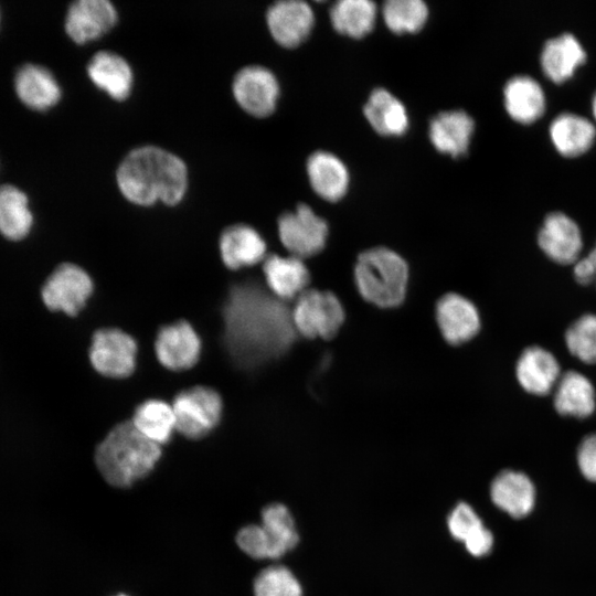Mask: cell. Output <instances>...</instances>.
<instances>
[{
  "mask_svg": "<svg viewBox=\"0 0 596 596\" xmlns=\"http://www.w3.org/2000/svg\"><path fill=\"white\" fill-rule=\"evenodd\" d=\"M220 252L224 265L234 270L264 260L266 243L253 227L235 224L221 234Z\"/></svg>",
  "mask_w": 596,
  "mask_h": 596,
  "instance_id": "cell-20",
  "label": "cell"
},
{
  "mask_svg": "<svg viewBox=\"0 0 596 596\" xmlns=\"http://www.w3.org/2000/svg\"><path fill=\"white\" fill-rule=\"evenodd\" d=\"M266 20L278 44L295 47L309 35L315 15L311 7L302 0H280L268 8Z\"/></svg>",
  "mask_w": 596,
  "mask_h": 596,
  "instance_id": "cell-13",
  "label": "cell"
},
{
  "mask_svg": "<svg viewBox=\"0 0 596 596\" xmlns=\"http://www.w3.org/2000/svg\"><path fill=\"white\" fill-rule=\"evenodd\" d=\"M586 58V51L576 36L572 33H562L544 43L540 64L550 81L562 84L573 77Z\"/></svg>",
  "mask_w": 596,
  "mask_h": 596,
  "instance_id": "cell-17",
  "label": "cell"
},
{
  "mask_svg": "<svg viewBox=\"0 0 596 596\" xmlns=\"http://www.w3.org/2000/svg\"><path fill=\"white\" fill-rule=\"evenodd\" d=\"M149 440L161 446L170 440L175 430L172 406L161 400H147L139 404L130 419Z\"/></svg>",
  "mask_w": 596,
  "mask_h": 596,
  "instance_id": "cell-30",
  "label": "cell"
},
{
  "mask_svg": "<svg viewBox=\"0 0 596 596\" xmlns=\"http://www.w3.org/2000/svg\"><path fill=\"white\" fill-rule=\"evenodd\" d=\"M345 315L339 298L331 291L306 289L296 300L291 320L302 337L329 340L343 324Z\"/></svg>",
  "mask_w": 596,
  "mask_h": 596,
  "instance_id": "cell-5",
  "label": "cell"
},
{
  "mask_svg": "<svg viewBox=\"0 0 596 596\" xmlns=\"http://www.w3.org/2000/svg\"><path fill=\"white\" fill-rule=\"evenodd\" d=\"M175 430L190 439L211 433L220 423L223 402L221 395L206 386H194L178 393L172 403Z\"/></svg>",
  "mask_w": 596,
  "mask_h": 596,
  "instance_id": "cell-6",
  "label": "cell"
},
{
  "mask_svg": "<svg viewBox=\"0 0 596 596\" xmlns=\"http://www.w3.org/2000/svg\"><path fill=\"white\" fill-rule=\"evenodd\" d=\"M475 123L464 110H449L436 115L429 124V138L444 153L459 157L467 152Z\"/></svg>",
  "mask_w": 596,
  "mask_h": 596,
  "instance_id": "cell-24",
  "label": "cell"
},
{
  "mask_svg": "<svg viewBox=\"0 0 596 596\" xmlns=\"http://www.w3.org/2000/svg\"><path fill=\"white\" fill-rule=\"evenodd\" d=\"M155 351L158 361L171 371L192 368L201 353V340L185 320L166 324L157 333Z\"/></svg>",
  "mask_w": 596,
  "mask_h": 596,
  "instance_id": "cell-12",
  "label": "cell"
},
{
  "mask_svg": "<svg viewBox=\"0 0 596 596\" xmlns=\"http://www.w3.org/2000/svg\"><path fill=\"white\" fill-rule=\"evenodd\" d=\"M553 405L560 415L586 418L596 409L595 387L587 376L568 370L554 389Z\"/></svg>",
  "mask_w": 596,
  "mask_h": 596,
  "instance_id": "cell-23",
  "label": "cell"
},
{
  "mask_svg": "<svg viewBox=\"0 0 596 596\" xmlns=\"http://www.w3.org/2000/svg\"><path fill=\"white\" fill-rule=\"evenodd\" d=\"M253 588L255 596H302L298 579L281 565L263 570L256 576Z\"/></svg>",
  "mask_w": 596,
  "mask_h": 596,
  "instance_id": "cell-36",
  "label": "cell"
},
{
  "mask_svg": "<svg viewBox=\"0 0 596 596\" xmlns=\"http://www.w3.org/2000/svg\"><path fill=\"white\" fill-rule=\"evenodd\" d=\"M508 115L517 123L530 125L545 111V94L540 83L529 75H515L503 87Z\"/></svg>",
  "mask_w": 596,
  "mask_h": 596,
  "instance_id": "cell-18",
  "label": "cell"
},
{
  "mask_svg": "<svg viewBox=\"0 0 596 596\" xmlns=\"http://www.w3.org/2000/svg\"><path fill=\"white\" fill-rule=\"evenodd\" d=\"M236 543L245 554L253 558H278L284 555L262 524H248L242 528L236 534Z\"/></svg>",
  "mask_w": 596,
  "mask_h": 596,
  "instance_id": "cell-37",
  "label": "cell"
},
{
  "mask_svg": "<svg viewBox=\"0 0 596 596\" xmlns=\"http://www.w3.org/2000/svg\"><path fill=\"white\" fill-rule=\"evenodd\" d=\"M92 82L110 97L123 100L128 97L132 85V72L120 55L102 51L96 53L87 66Z\"/></svg>",
  "mask_w": 596,
  "mask_h": 596,
  "instance_id": "cell-27",
  "label": "cell"
},
{
  "mask_svg": "<svg viewBox=\"0 0 596 596\" xmlns=\"http://www.w3.org/2000/svg\"><path fill=\"white\" fill-rule=\"evenodd\" d=\"M436 320L441 336L450 344L471 340L481 327L477 307L455 292L446 294L437 301Z\"/></svg>",
  "mask_w": 596,
  "mask_h": 596,
  "instance_id": "cell-15",
  "label": "cell"
},
{
  "mask_svg": "<svg viewBox=\"0 0 596 596\" xmlns=\"http://www.w3.org/2000/svg\"><path fill=\"white\" fill-rule=\"evenodd\" d=\"M222 318L223 345L241 369H253L278 358L291 344L296 332L291 311L284 300L252 280L230 287Z\"/></svg>",
  "mask_w": 596,
  "mask_h": 596,
  "instance_id": "cell-1",
  "label": "cell"
},
{
  "mask_svg": "<svg viewBox=\"0 0 596 596\" xmlns=\"http://www.w3.org/2000/svg\"><path fill=\"white\" fill-rule=\"evenodd\" d=\"M262 525L283 554L294 549L298 542L296 526L288 509L281 503H273L262 511Z\"/></svg>",
  "mask_w": 596,
  "mask_h": 596,
  "instance_id": "cell-35",
  "label": "cell"
},
{
  "mask_svg": "<svg viewBox=\"0 0 596 596\" xmlns=\"http://www.w3.org/2000/svg\"><path fill=\"white\" fill-rule=\"evenodd\" d=\"M137 350L130 334L117 328H102L93 334L89 360L102 375L123 379L135 371Z\"/></svg>",
  "mask_w": 596,
  "mask_h": 596,
  "instance_id": "cell-7",
  "label": "cell"
},
{
  "mask_svg": "<svg viewBox=\"0 0 596 596\" xmlns=\"http://www.w3.org/2000/svg\"><path fill=\"white\" fill-rule=\"evenodd\" d=\"M592 113H593V116L596 120V92L595 94L593 95V98H592Z\"/></svg>",
  "mask_w": 596,
  "mask_h": 596,
  "instance_id": "cell-40",
  "label": "cell"
},
{
  "mask_svg": "<svg viewBox=\"0 0 596 596\" xmlns=\"http://www.w3.org/2000/svg\"><path fill=\"white\" fill-rule=\"evenodd\" d=\"M374 130L384 136H400L408 127L406 109L401 100L384 88H375L363 108Z\"/></svg>",
  "mask_w": 596,
  "mask_h": 596,
  "instance_id": "cell-28",
  "label": "cell"
},
{
  "mask_svg": "<svg viewBox=\"0 0 596 596\" xmlns=\"http://www.w3.org/2000/svg\"><path fill=\"white\" fill-rule=\"evenodd\" d=\"M549 135L560 155L566 158H576L593 147L596 139V127L584 116L562 113L551 121Z\"/></svg>",
  "mask_w": 596,
  "mask_h": 596,
  "instance_id": "cell-21",
  "label": "cell"
},
{
  "mask_svg": "<svg viewBox=\"0 0 596 596\" xmlns=\"http://www.w3.org/2000/svg\"><path fill=\"white\" fill-rule=\"evenodd\" d=\"M376 4L371 0H339L330 9V20L341 34L362 38L374 26Z\"/></svg>",
  "mask_w": 596,
  "mask_h": 596,
  "instance_id": "cell-32",
  "label": "cell"
},
{
  "mask_svg": "<svg viewBox=\"0 0 596 596\" xmlns=\"http://www.w3.org/2000/svg\"><path fill=\"white\" fill-rule=\"evenodd\" d=\"M561 375L557 359L540 345L525 348L515 363L517 381L531 395H549L555 389Z\"/></svg>",
  "mask_w": 596,
  "mask_h": 596,
  "instance_id": "cell-14",
  "label": "cell"
},
{
  "mask_svg": "<svg viewBox=\"0 0 596 596\" xmlns=\"http://www.w3.org/2000/svg\"><path fill=\"white\" fill-rule=\"evenodd\" d=\"M121 193L131 202L150 205L158 201L177 204L185 193L188 172L173 153L153 146L128 153L117 170Z\"/></svg>",
  "mask_w": 596,
  "mask_h": 596,
  "instance_id": "cell-2",
  "label": "cell"
},
{
  "mask_svg": "<svg viewBox=\"0 0 596 596\" xmlns=\"http://www.w3.org/2000/svg\"><path fill=\"white\" fill-rule=\"evenodd\" d=\"M14 87L20 100L35 110L54 106L61 97V88L55 77L41 65L22 66L15 74Z\"/></svg>",
  "mask_w": 596,
  "mask_h": 596,
  "instance_id": "cell-25",
  "label": "cell"
},
{
  "mask_svg": "<svg viewBox=\"0 0 596 596\" xmlns=\"http://www.w3.org/2000/svg\"><path fill=\"white\" fill-rule=\"evenodd\" d=\"M278 234L291 256L302 259L316 255L324 247L328 224L310 206L299 204L294 212L280 215Z\"/></svg>",
  "mask_w": 596,
  "mask_h": 596,
  "instance_id": "cell-9",
  "label": "cell"
},
{
  "mask_svg": "<svg viewBox=\"0 0 596 596\" xmlns=\"http://www.w3.org/2000/svg\"><path fill=\"white\" fill-rule=\"evenodd\" d=\"M360 295L380 308L402 304L408 283L407 263L394 251L373 247L361 253L354 266Z\"/></svg>",
  "mask_w": 596,
  "mask_h": 596,
  "instance_id": "cell-4",
  "label": "cell"
},
{
  "mask_svg": "<svg viewBox=\"0 0 596 596\" xmlns=\"http://www.w3.org/2000/svg\"><path fill=\"white\" fill-rule=\"evenodd\" d=\"M233 94L245 111L256 117H265L270 115L276 107L279 85L269 70L251 65L235 75Z\"/></svg>",
  "mask_w": 596,
  "mask_h": 596,
  "instance_id": "cell-11",
  "label": "cell"
},
{
  "mask_svg": "<svg viewBox=\"0 0 596 596\" xmlns=\"http://www.w3.org/2000/svg\"><path fill=\"white\" fill-rule=\"evenodd\" d=\"M263 272L270 292L281 300H289L304 292L309 284L310 274L301 258L267 255Z\"/></svg>",
  "mask_w": 596,
  "mask_h": 596,
  "instance_id": "cell-19",
  "label": "cell"
},
{
  "mask_svg": "<svg viewBox=\"0 0 596 596\" xmlns=\"http://www.w3.org/2000/svg\"><path fill=\"white\" fill-rule=\"evenodd\" d=\"M577 465L581 473L590 482H596V433L587 435L577 449Z\"/></svg>",
  "mask_w": 596,
  "mask_h": 596,
  "instance_id": "cell-38",
  "label": "cell"
},
{
  "mask_svg": "<svg viewBox=\"0 0 596 596\" xmlns=\"http://www.w3.org/2000/svg\"><path fill=\"white\" fill-rule=\"evenodd\" d=\"M573 275L575 280L583 286L596 284V245L587 256L581 257L574 264Z\"/></svg>",
  "mask_w": 596,
  "mask_h": 596,
  "instance_id": "cell-39",
  "label": "cell"
},
{
  "mask_svg": "<svg viewBox=\"0 0 596 596\" xmlns=\"http://www.w3.org/2000/svg\"><path fill=\"white\" fill-rule=\"evenodd\" d=\"M448 529L455 539L465 543L471 555L483 556L491 551L492 533L469 504L461 502L456 505L448 517Z\"/></svg>",
  "mask_w": 596,
  "mask_h": 596,
  "instance_id": "cell-29",
  "label": "cell"
},
{
  "mask_svg": "<svg viewBox=\"0 0 596 596\" xmlns=\"http://www.w3.org/2000/svg\"><path fill=\"white\" fill-rule=\"evenodd\" d=\"M490 494L493 503L512 518L528 515L535 502V488L523 472L503 470L492 481Z\"/></svg>",
  "mask_w": 596,
  "mask_h": 596,
  "instance_id": "cell-22",
  "label": "cell"
},
{
  "mask_svg": "<svg viewBox=\"0 0 596 596\" xmlns=\"http://www.w3.org/2000/svg\"><path fill=\"white\" fill-rule=\"evenodd\" d=\"M33 222L25 193L11 184L0 187V232L9 240H22Z\"/></svg>",
  "mask_w": 596,
  "mask_h": 596,
  "instance_id": "cell-31",
  "label": "cell"
},
{
  "mask_svg": "<svg viewBox=\"0 0 596 596\" xmlns=\"http://www.w3.org/2000/svg\"><path fill=\"white\" fill-rule=\"evenodd\" d=\"M94 290L89 275L79 266L64 263L57 266L42 287V299L53 311L76 316Z\"/></svg>",
  "mask_w": 596,
  "mask_h": 596,
  "instance_id": "cell-8",
  "label": "cell"
},
{
  "mask_svg": "<svg viewBox=\"0 0 596 596\" xmlns=\"http://www.w3.org/2000/svg\"><path fill=\"white\" fill-rule=\"evenodd\" d=\"M117 20L115 7L107 0H78L68 8L65 30L76 43L99 38Z\"/></svg>",
  "mask_w": 596,
  "mask_h": 596,
  "instance_id": "cell-16",
  "label": "cell"
},
{
  "mask_svg": "<svg viewBox=\"0 0 596 596\" xmlns=\"http://www.w3.org/2000/svg\"><path fill=\"white\" fill-rule=\"evenodd\" d=\"M536 241L544 255L558 265H574L581 258V228L563 212H551L544 217Z\"/></svg>",
  "mask_w": 596,
  "mask_h": 596,
  "instance_id": "cell-10",
  "label": "cell"
},
{
  "mask_svg": "<svg viewBox=\"0 0 596 596\" xmlns=\"http://www.w3.org/2000/svg\"><path fill=\"white\" fill-rule=\"evenodd\" d=\"M117 596H126V595H117Z\"/></svg>",
  "mask_w": 596,
  "mask_h": 596,
  "instance_id": "cell-41",
  "label": "cell"
},
{
  "mask_svg": "<svg viewBox=\"0 0 596 596\" xmlns=\"http://www.w3.org/2000/svg\"><path fill=\"white\" fill-rule=\"evenodd\" d=\"M383 17L395 33L417 32L427 20L428 9L422 0H389L383 6Z\"/></svg>",
  "mask_w": 596,
  "mask_h": 596,
  "instance_id": "cell-33",
  "label": "cell"
},
{
  "mask_svg": "<svg viewBox=\"0 0 596 596\" xmlns=\"http://www.w3.org/2000/svg\"><path fill=\"white\" fill-rule=\"evenodd\" d=\"M160 457L161 446L145 437L131 421L114 426L95 451L103 478L117 488H128L145 478Z\"/></svg>",
  "mask_w": 596,
  "mask_h": 596,
  "instance_id": "cell-3",
  "label": "cell"
},
{
  "mask_svg": "<svg viewBox=\"0 0 596 596\" xmlns=\"http://www.w3.org/2000/svg\"><path fill=\"white\" fill-rule=\"evenodd\" d=\"M568 352L586 364H596V315L586 313L577 318L565 331Z\"/></svg>",
  "mask_w": 596,
  "mask_h": 596,
  "instance_id": "cell-34",
  "label": "cell"
},
{
  "mask_svg": "<svg viewBox=\"0 0 596 596\" xmlns=\"http://www.w3.org/2000/svg\"><path fill=\"white\" fill-rule=\"evenodd\" d=\"M307 173L315 192L327 201L340 200L348 190V170L343 162L330 152L312 153L307 161Z\"/></svg>",
  "mask_w": 596,
  "mask_h": 596,
  "instance_id": "cell-26",
  "label": "cell"
}]
</instances>
